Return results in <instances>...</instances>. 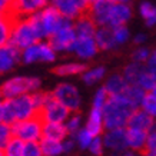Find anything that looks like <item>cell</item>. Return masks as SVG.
I'll return each instance as SVG.
<instances>
[{
  "label": "cell",
  "mask_w": 156,
  "mask_h": 156,
  "mask_svg": "<svg viewBox=\"0 0 156 156\" xmlns=\"http://www.w3.org/2000/svg\"><path fill=\"white\" fill-rule=\"evenodd\" d=\"M44 118L42 113V108H37L32 118L16 120L12 123L13 136L22 139L23 142H39L42 139V129Z\"/></svg>",
  "instance_id": "1"
},
{
  "label": "cell",
  "mask_w": 156,
  "mask_h": 156,
  "mask_svg": "<svg viewBox=\"0 0 156 156\" xmlns=\"http://www.w3.org/2000/svg\"><path fill=\"white\" fill-rule=\"evenodd\" d=\"M39 87H40V80L37 77L22 76V77H13L5 82L0 86V90H2V96H5L6 99H12L29 92H36Z\"/></svg>",
  "instance_id": "2"
},
{
  "label": "cell",
  "mask_w": 156,
  "mask_h": 156,
  "mask_svg": "<svg viewBox=\"0 0 156 156\" xmlns=\"http://www.w3.org/2000/svg\"><path fill=\"white\" fill-rule=\"evenodd\" d=\"M40 39H39L37 33H36V30H34L33 24L30 23V20H29V16L27 17H24L19 22V23L16 24V27L13 30V34H12V39H10V42L16 44L19 49H26L29 46H32L34 43H37Z\"/></svg>",
  "instance_id": "3"
},
{
  "label": "cell",
  "mask_w": 156,
  "mask_h": 156,
  "mask_svg": "<svg viewBox=\"0 0 156 156\" xmlns=\"http://www.w3.org/2000/svg\"><path fill=\"white\" fill-rule=\"evenodd\" d=\"M42 113L44 122H63L69 118L72 112L55 98L53 92H48L46 100L42 106Z\"/></svg>",
  "instance_id": "4"
},
{
  "label": "cell",
  "mask_w": 156,
  "mask_h": 156,
  "mask_svg": "<svg viewBox=\"0 0 156 156\" xmlns=\"http://www.w3.org/2000/svg\"><path fill=\"white\" fill-rule=\"evenodd\" d=\"M77 36L73 29V24L60 27L57 32L49 36V44L55 49V52H72Z\"/></svg>",
  "instance_id": "5"
},
{
  "label": "cell",
  "mask_w": 156,
  "mask_h": 156,
  "mask_svg": "<svg viewBox=\"0 0 156 156\" xmlns=\"http://www.w3.org/2000/svg\"><path fill=\"white\" fill-rule=\"evenodd\" d=\"M56 59L55 49L49 43H34L32 46L23 49L22 60L24 63H33V62H53Z\"/></svg>",
  "instance_id": "6"
},
{
  "label": "cell",
  "mask_w": 156,
  "mask_h": 156,
  "mask_svg": "<svg viewBox=\"0 0 156 156\" xmlns=\"http://www.w3.org/2000/svg\"><path fill=\"white\" fill-rule=\"evenodd\" d=\"M53 95L60 103H63L70 112H79L80 106V95L73 85L70 83H62L57 85L53 90Z\"/></svg>",
  "instance_id": "7"
},
{
  "label": "cell",
  "mask_w": 156,
  "mask_h": 156,
  "mask_svg": "<svg viewBox=\"0 0 156 156\" xmlns=\"http://www.w3.org/2000/svg\"><path fill=\"white\" fill-rule=\"evenodd\" d=\"M9 102L12 109H13L16 120H23V119L32 118L34 112H36V103H34L33 99V93L32 95L24 93V95L16 96V98L9 99Z\"/></svg>",
  "instance_id": "8"
},
{
  "label": "cell",
  "mask_w": 156,
  "mask_h": 156,
  "mask_svg": "<svg viewBox=\"0 0 156 156\" xmlns=\"http://www.w3.org/2000/svg\"><path fill=\"white\" fill-rule=\"evenodd\" d=\"M40 16H42L43 24L46 27V32H48V36L53 34L55 32H57L60 27H65V26H70L73 24L70 22L69 17H65L59 13V10L56 7H43L40 10Z\"/></svg>",
  "instance_id": "9"
},
{
  "label": "cell",
  "mask_w": 156,
  "mask_h": 156,
  "mask_svg": "<svg viewBox=\"0 0 156 156\" xmlns=\"http://www.w3.org/2000/svg\"><path fill=\"white\" fill-rule=\"evenodd\" d=\"M105 143V147L112 152H126L129 151L128 140H126V129L118 128V129H110L105 133L102 137Z\"/></svg>",
  "instance_id": "10"
},
{
  "label": "cell",
  "mask_w": 156,
  "mask_h": 156,
  "mask_svg": "<svg viewBox=\"0 0 156 156\" xmlns=\"http://www.w3.org/2000/svg\"><path fill=\"white\" fill-rule=\"evenodd\" d=\"M22 59V49L9 42L0 48V73L9 72Z\"/></svg>",
  "instance_id": "11"
},
{
  "label": "cell",
  "mask_w": 156,
  "mask_h": 156,
  "mask_svg": "<svg viewBox=\"0 0 156 156\" xmlns=\"http://www.w3.org/2000/svg\"><path fill=\"white\" fill-rule=\"evenodd\" d=\"M115 3H116L115 0H96L93 3H90V7L86 13H89L93 17L96 24L108 26L109 14H110V10Z\"/></svg>",
  "instance_id": "12"
},
{
  "label": "cell",
  "mask_w": 156,
  "mask_h": 156,
  "mask_svg": "<svg viewBox=\"0 0 156 156\" xmlns=\"http://www.w3.org/2000/svg\"><path fill=\"white\" fill-rule=\"evenodd\" d=\"M126 126L133 129H140L145 132H151L155 128V120H153V116L146 113L143 109H135L132 115L129 116Z\"/></svg>",
  "instance_id": "13"
},
{
  "label": "cell",
  "mask_w": 156,
  "mask_h": 156,
  "mask_svg": "<svg viewBox=\"0 0 156 156\" xmlns=\"http://www.w3.org/2000/svg\"><path fill=\"white\" fill-rule=\"evenodd\" d=\"M73 29L77 37H95L96 33V22L89 13H80L79 17H76L73 23Z\"/></svg>",
  "instance_id": "14"
},
{
  "label": "cell",
  "mask_w": 156,
  "mask_h": 156,
  "mask_svg": "<svg viewBox=\"0 0 156 156\" xmlns=\"http://www.w3.org/2000/svg\"><path fill=\"white\" fill-rule=\"evenodd\" d=\"M132 16V9L130 6H128L126 3H115L110 14H109L108 26L110 27H116V26H123Z\"/></svg>",
  "instance_id": "15"
},
{
  "label": "cell",
  "mask_w": 156,
  "mask_h": 156,
  "mask_svg": "<svg viewBox=\"0 0 156 156\" xmlns=\"http://www.w3.org/2000/svg\"><path fill=\"white\" fill-rule=\"evenodd\" d=\"M98 49L99 48L95 42V37H77L72 52H75L82 59H90L98 53Z\"/></svg>",
  "instance_id": "16"
},
{
  "label": "cell",
  "mask_w": 156,
  "mask_h": 156,
  "mask_svg": "<svg viewBox=\"0 0 156 156\" xmlns=\"http://www.w3.org/2000/svg\"><path fill=\"white\" fill-rule=\"evenodd\" d=\"M69 136L66 125L62 122H44L42 129V137H48L53 140H60L63 142Z\"/></svg>",
  "instance_id": "17"
},
{
  "label": "cell",
  "mask_w": 156,
  "mask_h": 156,
  "mask_svg": "<svg viewBox=\"0 0 156 156\" xmlns=\"http://www.w3.org/2000/svg\"><path fill=\"white\" fill-rule=\"evenodd\" d=\"M147 133L140 129H133L128 128L126 129V140H128V147L129 151L135 152H145V145H146V137Z\"/></svg>",
  "instance_id": "18"
},
{
  "label": "cell",
  "mask_w": 156,
  "mask_h": 156,
  "mask_svg": "<svg viewBox=\"0 0 156 156\" xmlns=\"http://www.w3.org/2000/svg\"><path fill=\"white\" fill-rule=\"evenodd\" d=\"M95 42L98 44V48L102 50H109V49H113L115 46H118L113 36V27L102 26V27L96 29Z\"/></svg>",
  "instance_id": "19"
},
{
  "label": "cell",
  "mask_w": 156,
  "mask_h": 156,
  "mask_svg": "<svg viewBox=\"0 0 156 156\" xmlns=\"http://www.w3.org/2000/svg\"><path fill=\"white\" fill-rule=\"evenodd\" d=\"M49 0H14V7L20 14V17H26L42 10L48 5Z\"/></svg>",
  "instance_id": "20"
},
{
  "label": "cell",
  "mask_w": 156,
  "mask_h": 156,
  "mask_svg": "<svg viewBox=\"0 0 156 156\" xmlns=\"http://www.w3.org/2000/svg\"><path fill=\"white\" fill-rule=\"evenodd\" d=\"M86 130L92 135V136H100L102 132L105 130L103 126V116H102V109L93 108L90 112V116L86 123Z\"/></svg>",
  "instance_id": "21"
},
{
  "label": "cell",
  "mask_w": 156,
  "mask_h": 156,
  "mask_svg": "<svg viewBox=\"0 0 156 156\" xmlns=\"http://www.w3.org/2000/svg\"><path fill=\"white\" fill-rule=\"evenodd\" d=\"M19 22L20 20L12 19V17L5 16V14H0V48L10 42L13 30Z\"/></svg>",
  "instance_id": "22"
},
{
  "label": "cell",
  "mask_w": 156,
  "mask_h": 156,
  "mask_svg": "<svg viewBox=\"0 0 156 156\" xmlns=\"http://www.w3.org/2000/svg\"><path fill=\"white\" fill-rule=\"evenodd\" d=\"M52 6L59 10V13L65 17L69 19H76L80 16V10L77 9V6L72 0H50Z\"/></svg>",
  "instance_id": "23"
},
{
  "label": "cell",
  "mask_w": 156,
  "mask_h": 156,
  "mask_svg": "<svg viewBox=\"0 0 156 156\" xmlns=\"http://www.w3.org/2000/svg\"><path fill=\"white\" fill-rule=\"evenodd\" d=\"M40 147H42L43 156H59L63 153V143L60 140H53L48 137H42L40 140Z\"/></svg>",
  "instance_id": "24"
},
{
  "label": "cell",
  "mask_w": 156,
  "mask_h": 156,
  "mask_svg": "<svg viewBox=\"0 0 156 156\" xmlns=\"http://www.w3.org/2000/svg\"><path fill=\"white\" fill-rule=\"evenodd\" d=\"M87 70L86 65L82 63H66V65H60V66L52 69V73L57 76H73V75H80Z\"/></svg>",
  "instance_id": "25"
},
{
  "label": "cell",
  "mask_w": 156,
  "mask_h": 156,
  "mask_svg": "<svg viewBox=\"0 0 156 156\" xmlns=\"http://www.w3.org/2000/svg\"><path fill=\"white\" fill-rule=\"evenodd\" d=\"M129 83L126 82V79L123 77V75H113L112 77H109V80L106 82L105 89L108 90L109 96L110 95H120L125 92L126 86Z\"/></svg>",
  "instance_id": "26"
},
{
  "label": "cell",
  "mask_w": 156,
  "mask_h": 156,
  "mask_svg": "<svg viewBox=\"0 0 156 156\" xmlns=\"http://www.w3.org/2000/svg\"><path fill=\"white\" fill-rule=\"evenodd\" d=\"M145 69H146V67H143L142 63L133 62V63H130V65L126 66L125 72H123V77L126 79V82H128L129 85H136Z\"/></svg>",
  "instance_id": "27"
},
{
  "label": "cell",
  "mask_w": 156,
  "mask_h": 156,
  "mask_svg": "<svg viewBox=\"0 0 156 156\" xmlns=\"http://www.w3.org/2000/svg\"><path fill=\"white\" fill-rule=\"evenodd\" d=\"M23 140L16 136H12L9 142L6 143V146L3 147V153H5V156H23Z\"/></svg>",
  "instance_id": "28"
},
{
  "label": "cell",
  "mask_w": 156,
  "mask_h": 156,
  "mask_svg": "<svg viewBox=\"0 0 156 156\" xmlns=\"http://www.w3.org/2000/svg\"><path fill=\"white\" fill-rule=\"evenodd\" d=\"M123 95L126 96V98H128V99L137 108L139 105L142 103L143 96L146 95V92L137 85H128L126 86V89H125V92H123Z\"/></svg>",
  "instance_id": "29"
},
{
  "label": "cell",
  "mask_w": 156,
  "mask_h": 156,
  "mask_svg": "<svg viewBox=\"0 0 156 156\" xmlns=\"http://www.w3.org/2000/svg\"><path fill=\"white\" fill-rule=\"evenodd\" d=\"M105 73H106L105 67H96V69H90V70L87 69L83 73L82 79H83V82H85L86 85H95V83H98L99 80L103 79Z\"/></svg>",
  "instance_id": "30"
},
{
  "label": "cell",
  "mask_w": 156,
  "mask_h": 156,
  "mask_svg": "<svg viewBox=\"0 0 156 156\" xmlns=\"http://www.w3.org/2000/svg\"><path fill=\"white\" fill-rule=\"evenodd\" d=\"M139 12H140V14H142V17L145 19V22H146L147 26H153V24H156V7L155 6H152L151 3L145 2V3L140 5Z\"/></svg>",
  "instance_id": "31"
},
{
  "label": "cell",
  "mask_w": 156,
  "mask_h": 156,
  "mask_svg": "<svg viewBox=\"0 0 156 156\" xmlns=\"http://www.w3.org/2000/svg\"><path fill=\"white\" fill-rule=\"evenodd\" d=\"M73 139H75L76 145L80 147V149H87L90 145V142H92V139H93V136L90 135L87 130L85 129H79V132L76 133V135H73Z\"/></svg>",
  "instance_id": "32"
},
{
  "label": "cell",
  "mask_w": 156,
  "mask_h": 156,
  "mask_svg": "<svg viewBox=\"0 0 156 156\" xmlns=\"http://www.w3.org/2000/svg\"><path fill=\"white\" fill-rule=\"evenodd\" d=\"M155 83H156V76L152 75L147 69H145L143 73L140 75V77H139V80H137L136 85L140 86L143 90H149V92H151L152 87L155 86Z\"/></svg>",
  "instance_id": "33"
},
{
  "label": "cell",
  "mask_w": 156,
  "mask_h": 156,
  "mask_svg": "<svg viewBox=\"0 0 156 156\" xmlns=\"http://www.w3.org/2000/svg\"><path fill=\"white\" fill-rule=\"evenodd\" d=\"M140 106H142V109L146 113H149L153 118L156 116V96L152 95L151 92L143 96V100H142V103H140Z\"/></svg>",
  "instance_id": "34"
},
{
  "label": "cell",
  "mask_w": 156,
  "mask_h": 156,
  "mask_svg": "<svg viewBox=\"0 0 156 156\" xmlns=\"http://www.w3.org/2000/svg\"><path fill=\"white\" fill-rule=\"evenodd\" d=\"M66 128L67 132H69V136H73L79 132V129H80V112H72V116L66 123Z\"/></svg>",
  "instance_id": "35"
},
{
  "label": "cell",
  "mask_w": 156,
  "mask_h": 156,
  "mask_svg": "<svg viewBox=\"0 0 156 156\" xmlns=\"http://www.w3.org/2000/svg\"><path fill=\"white\" fill-rule=\"evenodd\" d=\"M12 136H13V133H12V125L0 122V147L2 149L6 146V143L9 142Z\"/></svg>",
  "instance_id": "36"
},
{
  "label": "cell",
  "mask_w": 156,
  "mask_h": 156,
  "mask_svg": "<svg viewBox=\"0 0 156 156\" xmlns=\"http://www.w3.org/2000/svg\"><path fill=\"white\" fill-rule=\"evenodd\" d=\"M90 151V153L95 156H102L105 152V143H103V139L100 136H95L92 139V142H90L89 147H87Z\"/></svg>",
  "instance_id": "37"
},
{
  "label": "cell",
  "mask_w": 156,
  "mask_h": 156,
  "mask_svg": "<svg viewBox=\"0 0 156 156\" xmlns=\"http://www.w3.org/2000/svg\"><path fill=\"white\" fill-rule=\"evenodd\" d=\"M23 156H43L40 143L39 142H24Z\"/></svg>",
  "instance_id": "38"
},
{
  "label": "cell",
  "mask_w": 156,
  "mask_h": 156,
  "mask_svg": "<svg viewBox=\"0 0 156 156\" xmlns=\"http://www.w3.org/2000/svg\"><path fill=\"white\" fill-rule=\"evenodd\" d=\"M108 100H109V93H108V90L105 89V87H102V89H99L98 92H96L95 99H93V108L103 109L105 105L108 103Z\"/></svg>",
  "instance_id": "39"
},
{
  "label": "cell",
  "mask_w": 156,
  "mask_h": 156,
  "mask_svg": "<svg viewBox=\"0 0 156 156\" xmlns=\"http://www.w3.org/2000/svg\"><path fill=\"white\" fill-rule=\"evenodd\" d=\"M113 36L115 40H116V44H123L129 37V30L125 27V24L116 26V27H113Z\"/></svg>",
  "instance_id": "40"
},
{
  "label": "cell",
  "mask_w": 156,
  "mask_h": 156,
  "mask_svg": "<svg viewBox=\"0 0 156 156\" xmlns=\"http://www.w3.org/2000/svg\"><path fill=\"white\" fill-rule=\"evenodd\" d=\"M143 153H156V129L155 128L147 133L146 145H145V152Z\"/></svg>",
  "instance_id": "41"
},
{
  "label": "cell",
  "mask_w": 156,
  "mask_h": 156,
  "mask_svg": "<svg viewBox=\"0 0 156 156\" xmlns=\"http://www.w3.org/2000/svg\"><path fill=\"white\" fill-rule=\"evenodd\" d=\"M149 55H151V52H149L146 48H137L136 50H133L132 59H133V62H137V63H143V62L147 60Z\"/></svg>",
  "instance_id": "42"
},
{
  "label": "cell",
  "mask_w": 156,
  "mask_h": 156,
  "mask_svg": "<svg viewBox=\"0 0 156 156\" xmlns=\"http://www.w3.org/2000/svg\"><path fill=\"white\" fill-rule=\"evenodd\" d=\"M147 70L151 72L152 75H155L156 76V49L153 50V52L149 55V57H147Z\"/></svg>",
  "instance_id": "43"
},
{
  "label": "cell",
  "mask_w": 156,
  "mask_h": 156,
  "mask_svg": "<svg viewBox=\"0 0 156 156\" xmlns=\"http://www.w3.org/2000/svg\"><path fill=\"white\" fill-rule=\"evenodd\" d=\"M76 6H77V9L80 10V13H86L90 7V0H72Z\"/></svg>",
  "instance_id": "44"
},
{
  "label": "cell",
  "mask_w": 156,
  "mask_h": 156,
  "mask_svg": "<svg viewBox=\"0 0 156 156\" xmlns=\"http://www.w3.org/2000/svg\"><path fill=\"white\" fill-rule=\"evenodd\" d=\"M63 151L65 152H72L73 149H75V146H76V142H75V139L73 137H66L65 140H63Z\"/></svg>",
  "instance_id": "45"
},
{
  "label": "cell",
  "mask_w": 156,
  "mask_h": 156,
  "mask_svg": "<svg viewBox=\"0 0 156 156\" xmlns=\"http://www.w3.org/2000/svg\"><path fill=\"white\" fill-rule=\"evenodd\" d=\"M13 3H14V0H0V13L7 10L10 6H13Z\"/></svg>",
  "instance_id": "46"
},
{
  "label": "cell",
  "mask_w": 156,
  "mask_h": 156,
  "mask_svg": "<svg viewBox=\"0 0 156 156\" xmlns=\"http://www.w3.org/2000/svg\"><path fill=\"white\" fill-rule=\"evenodd\" d=\"M120 156H145V153H142V152H135V151H126V152H122Z\"/></svg>",
  "instance_id": "47"
},
{
  "label": "cell",
  "mask_w": 156,
  "mask_h": 156,
  "mask_svg": "<svg viewBox=\"0 0 156 156\" xmlns=\"http://www.w3.org/2000/svg\"><path fill=\"white\" fill-rule=\"evenodd\" d=\"M145 40H146V36H145V34H136V37H135L133 42H135V44H142Z\"/></svg>",
  "instance_id": "48"
},
{
  "label": "cell",
  "mask_w": 156,
  "mask_h": 156,
  "mask_svg": "<svg viewBox=\"0 0 156 156\" xmlns=\"http://www.w3.org/2000/svg\"><path fill=\"white\" fill-rule=\"evenodd\" d=\"M0 122H3V106H2V102H0Z\"/></svg>",
  "instance_id": "49"
},
{
  "label": "cell",
  "mask_w": 156,
  "mask_h": 156,
  "mask_svg": "<svg viewBox=\"0 0 156 156\" xmlns=\"http://www.w3.org/2000/svg\"><path fill=\"white\" fill-rule=\"evenodd\" d=\"M151 93H152V95H155V96H156V83H155V86H153V87H152Z\"/></svg>",
  "instance_id": "50"
},
{
  "label": "cell",
  "mask_w": 156,
  "mask_h": 156,
  "mask_svg": "<svg viewBox=\"0 0 156 156\" xmlns=\"http://www.w3.org/2000/svg\"><path fill=\"white\" fill-rule=\"evenodd\" d=\"M116 3H129L130 0H115Z\"/></svg>",
  "instance_id": "51"
},
{
  "label": "cell",
  "mask_w": 156,
  "mask_h": 156,
  "mask_svg": "<svg viewBox=\"0 0 156 156\" xmlns=\"http://www.w3.org/2000/svg\"><path fill=\"white\" fill-rule=\"evenodd\" d=\"M145 156H156V153H145Z\"/></svg>",
  "instance_id": "52"
},
{
  "label": "cell",
  "mask_w": 156,
  "mask_h": 156,
  "mask_svg": "<svg viewBox=\"0 0 156 156\" xmlns=\"http://www.w3.org/2000/svg\"><path fill=\"white\" fill-rule=\"evenodd\" d=\"M0 156H5V153H3V149L0 147Z\"/></svg>",
  "instance_id": "53"
},
{
  "label": "cell",
  "mask_w": 156,
  "mask_h": 156,
  "mask_svg": "<svg viewBox=\"0 0 156 156\" xmlns=\"http://www.w3.org/2000/svg\"><path fill=\"white\" fill-rule=\"evenodd\" d=\"M93 2H96V0H90V3H93Z\"/></svg>",
  "instance_id": "54"
},
{
  "label": "cell",
  "mask_w": 156,
  "mask_h": 156,
  "mask_svg": "<svg viewBox=\"0 0 156 156\" xmlns=\"http://www.w3.org/2000/svg\"><path fill=\"white\" fill-rule=\"evenodd\" d=\"M0 98H2V90H0Z\"/></svg>",
  "instance_id": "55"
}]
</instances>
